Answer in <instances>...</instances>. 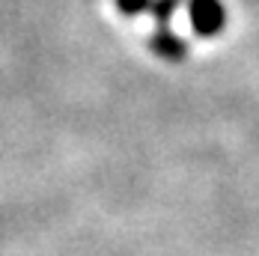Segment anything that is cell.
<instances>
[{"label":"cell","instance_id":"1","mask_svg":"<svg viewBox=\"0 0 259 256\" xmlns=\"http://www.w3.org/2000/svg\"><path fill=\"white\" fill-rule=\"evenodd\" d=\"M188 15H191V27L200 36H214L224 30L227 12L218 0H188Z\"/></svg>","mask_w":259,"mask_h":256},{"label":"cell","instance_id":"2","mask_svg":"<svg viewBox=\"0 0 259 256\" xmlns=\"http://www.w3.org/2000/svg\"><path fill=\"white\" fill-rule=\"evenodd\" d=\"M152 48H155L161 57H167V60H182V57H185V42L176 39L167 27H161L155 36H152Z\"/></svg>","mask_w":259,"mask_h":256},{"label":"cell","instance_id":"3","mask_svg":"<svg viewBox=\"0 0 259 256\" xmlns=\"http://www.w3.org/2000/svg\"><path fill=\"white\" fill-rule=\"evenodd\" d=\"M152 3H155V0H116L119 12H125V15H137V12H152Z\"/></svg>","mask_w":259,"mask_h":256},{"label":"cell","instance_id":"4","mask_svg":"<svg viewBox=\"0 0 259 256\" xmlns=\"http://www.w3.org/2000/svg\"><path fill=\"white\" fill-rule=\"evenodd\" d=\"M176 6H179V0H155V3H152V15L161 21V27L170 21V15H173Z\"/></svg>","mask_w":259,"mask_h":256}]
</instances>
